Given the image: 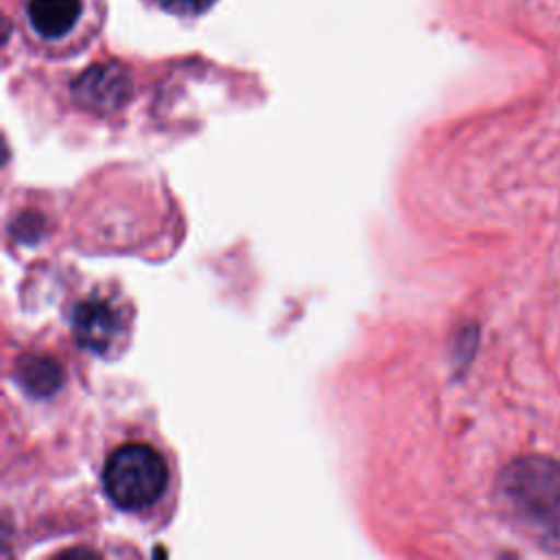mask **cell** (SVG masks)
I'll return each instance as SVG.
<instances>
[{
    "mask_svg": "<svg viewBox=\"0 0 560 560\" xmlns=\"http://www.w3.org/2000/svg\"><path fill=\"white\" fill-rule=\"evenodd\" d=\"M74 101L96 114H112L120 109L131 96V79L127 70L114 61L88 68L72 83Z\"/></svg>",
    "mask_w": 560,
    "mask_h": 560,
    "instance_id": "cell-3",
    "label": "cell"
},
{
    "mask_svg": "<svg viewBox=\"0 0 560 560\" xmlns=\"http://www.w3.org/2000/svg\"><path fill=\"white\" fill-rule=\"evenodd\" d=\"M168 483L164 457L149 444H125L116 448L103 468V486L114 505L127 512L151 508Z\"/></svg>",
    "mask_w": 560,
    "mask_h": 560,
    "instance_id": "cell-1",
    "label": "cell"
},
{
    "mask_svg": "<svg viewBox=\"0 0 560 560\" xmlns=\"http://www.w3.org/2000/svg\"><path fill=\"white\" fill-rule=\"evenodd\" d=\"M164 9L175 13H201L206 11L214 0H158Z\"/></svg>",
    "mask_w": 560,
    "mask_h": 560,
    "instance_id": "cell-7",
    "label": "cell"
},
{
    "mask_svg": "<svg viewBox=\"0 0 560 560\" xmlns=\"http://www.w3.org/2000/svg\"><path fill=\"white\" fill-rule=\"evenodd\" d=\"M503 499L534 525L560 529V462L529 455L514 459L499 477Z\"/></svg>",
    "mask_w": 560,
    "mask_h": 560,
    "instance_id": "cell-2",
    "label": "cell"
},
{
    "mask_svg": "<svg viewBox=\"0 0 560 560\" xmlns=\"http://www.w3.org/2000/svg\"><path fill=\"white\" fill-rule=\"evenodd\" d=\"M18 381L31 396L44 398L59 389L63 383V372L55 359L28 354L18 363Z\"/></svg>",
    "mask_w": 560,
    "mask_h": 560,
    "instance_id": "cell-6",
    "label": "cell"
},
{
    "mask_svg": "<svg viewBox=\"0 0 560 560\" xmlns=\"http://www.w3.org/2000/svg\"><path fill=\"white\" fill-rule=\"evenodd\" d=\"M81 0H28L26 15L33 31L46 39H57L70 33L81 18Z\"/></svg>",
    "mask_w": 560,
    "mask_h": 560,
    "instance_id": "cell-5",
    "label": "cell"
},
{
    "mask_svg": "<svg viewBox=\"0 0 560 560\" xmlns=\"http://www.w3.org/2000/svg\"><path fill=\"white\" fill-rule=\"evenodd\" d=\"M120 330L116 311L103 300H83L72 313V335L77 343L92 352H107Z\"/></svg>",
    "mask_w": 560,
    "mask_h": 560,
    "instance_id": "cell-4",
    "label": "cell"
}]
</instances>
